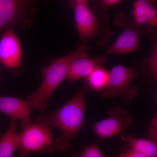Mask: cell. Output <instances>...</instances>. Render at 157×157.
Segmentation results:
<instances>
[{"mask_svg":"<svg viewBox=\"0 0 157 157\" xmlns=\"http://www.w3.org/2000/svg\"><path fill=\"white\" fill-rule=\"evenodd\" d=\"M2 134H1V133H0V138H1V137H2Z\"/></svg>","mask_w":157,"mask_h":157,"instance_id":"21","label":"cell"},{"mask_svg":"<svg viewBox=\"0 0 157 157\" xmlns=\"http://www.w3.org/2000/svg\"><path fill=\"white\" fill-rule=\"evenodd\" d=\"M0 112L10 119L21 121V128L30 123L31 109L28 101L9 96H0Z\"/></svg>","mask_w":157,"mask_h":157,"instance_id":"11","label":"cell"},{"mask_svg":"<svg viewBox=\"0 0 157 157\" xmlns=\"http://www.w3.org/2000/svg\"><path fill=\"white\" fill-rule=\"evenodd\" d=\"M32 3L23 0H0V33L13 26L28 24Z\"/></svg>","mask_w":157,"mask_h":157,"instance_id":"8","label":"cell"},{"mask_svg":"<svg viewBox=\"0 0 157 157\" xmlns=\"http://www.w3.org/2000/svg\"><path fill=\"white\" fill-rule=\"evenodd\" d=\"M71 157H106L98 144L95 143L84 146L80 152L74 154Z\"/></svg>","mask_w":157,"mask_h":157,"instance_id":"17","label":"cell"},{"mask_svg":"<svg viewBox=\"0 0 157 157\" xmlns=\"http://www.w3.org/2000/svg\"><path fill=\"white\" fill-rule=\"evenodd\" d=\"M121 2V0H102L97 2L95 5L101 9L106 10L109 7H113Z\"/></svg>","mask_w":157,"mask_h":157,"instance_id":"19","label":"cell"},{"mask_svg":"<svg viewBox=\"0 0 157 157\" xmlns=\"http://www.w3.org/2000/svg\"><path fill=\"white\" fill-rule=\"evenodd\" d=\"M148 139L157 143V118H152L149 121Z\"/></svg>","mask_w":157,"mask_h":157,"instance_id":"18","label":"cell"},{"mask_svg":"<svg viewBox=\"0 0 157 157\" xmlns=\"http://www.w3.org/2000/svg\"><path fill=\"white\" fill-rule=\"evenodd\" d=\"M18 121L10 119L9 126L0 138V157H13L18 147V133L17 126Z\"/></svg>","mask_w":157,"mask_h":157,"instance_id":"14","label":"cell"},{"mask_svg":"<svg viewBox=\"0 0 157 157\" xmlns=\"http://www.w3.org/2000/svg\"><path fill=\"white\" fill-rule=\"evenodd\" d=\"M132 17L136 23L149 29L157 25V11L154 4L146 0H138L134 3Z\"/></svg>","mask_w":157,"mask_h":157,"instance_id":"13","label":"cell"},{"mask_svg":"<svg viewBox=\"0 0 157 157\" xmlns=\"http://www.w3.org/2000/svg\"><path fill=\"white\" fill-rule=\"evenodd\" d=\"M22 129L18 134L20 157H28L33 152L52 153L55 151L50 127L35 122Z\"/></svg>","mask_w":157,"mask_h":157,"instance_id":"6","label":"cell"},{"mask_svg":"<svg viewBox=\"0 0 157 157\" xmlns=\"http://www.w3.org/2000/svg\"><path fill=\"white\" fill-rule=\"evenodd\" d=\"M118 157H147L138 152L129 148L124 150Z\"/></svg>","mask_w":157,"mask_h":157,"instance_id":"20","label":"cell"},{"mask_svg":"<svg viewBox=\"0 0 157 157\" xmlns=\"http://www.w3.org/2000/svg\"><path fill=\"white\" fill-rule=\"evenodd\" d=\"M146 36L150 42L151 48L147 56H143L133 63L136 67L137 78L141 76L155 82L157 78V36L155 29L150 30Z\"/></svg>","mask_w":157,"mask_h":157,"instance_id":"10","label":"cell"},{"mask_svg":"<svg viewBox=\"0 0 157 157\" xmlns=\"http://www.w3.org/2000/svg\"><path fill=\"white\" fill-rule=\"evenodd\" d=\"M70 5L74 12L80 43L89 44L94 40L99 47H107L112 34L106 10L96 5L91 6L86 0H72Z\"/></svg>","mask_w":157,"mask_h":157,"instance_id":"2","label":"cell"},{"mask_svg":"<svg viewBox=\"0 0 157 157\" xmlns=\"http://www.w3.org/2000/svg\"><path fill=\"white\" fill-rule=\"evenodd\" d=\"M122 140L128 144L129 148L147 157H157V143L144 138H135L132 135L121 136Z\"/></svg>","mask_w":157,"mask_h":157,"instance_id":"15","label":"cell"},{"mask_svg":"<svg viewBox=\"0 0 157 157\" xmlns=\"http://www.w3.org/2000/svg\"><path fill=\"white\" fill-rule=\"evenodd\" d=\"M108 117L98 122L93 126V132L101 138H109L124 135V132L134 125L132 116L126 109L121 107L111 108L108 112Z\"/></svg>","mask_w":157,"mask_h":157,"instance_id":"7","label":"cell"},{"mask_svg":"<svg viewBox=\"0 0 157 157\" xmlns=\"http://www.w3.org/2000/svg\"><path fill=\"white\" fill-rule=\"evenodd\" d=\"M22 49L19 38L13 28L6 29L0 40V63L10 70L20 67Z\"/></svg>","mask_w":157,"mask_h":157,"instance_id":"9","label":"cell"},{"mask_svg":"<svg viewBox=\"0 0 157 157\" xmlns=\"http://www.w3.org/2000/svg\"><path fill=\"white\" fill-rule=\"evenodd\" d=\"M87 90L86 86L80 88L61 108L50 112L40 113L37 116L36 122L55 127L61 132V136L54 140L56 150L66 152L71 149V140L78 135L83 125Z\"/></svg>","mask_w":157,"mask_h":157,"instance_id":"1","label":"cell"},{"mask_svg":"<svg viewBox=\"0 0 157 157\" xmlns=\"http://www.w3.org/2000/svg\"><path fill=\"white\" fill-rule=\"evenodd\" d=\"M109 72V80L102 96L108 99L121 98L127 106H131L138 94V87L133 83L137 77L135 65L133 63L130 67L116 65Z\"/></svg>","mask_w":157,"mask_h":157,"instance_id":"5","label":"cell"},{"mask_svg":"<svg viewBox=\"0 0 157 157\" xmlns=\"http://www.w3.org/2000/svg\"><path fill=\"white\" fill-rule=\"evenodd\" d=\"M107 60V57L103 55L91 58L87 52H84L72 62L67 78L70 82H74L86 78L96 68L103 66Z\"/></svg>","mask_w":157,"mask_h":157,"instance_id":"12","label":"cell"},{"mask_svg":"<svg viewBox=\"0 0 157 157\" xmlns=\"http://www.w3.org/2000/svg\"><path fill=\"white\" fill-rule=\"evenodd\" d=\"M113 22L121 29V33L103 55L107 57L139 52L141 36L145 35L149 28L137 24L132 16L123 11L115 15Z\"/></svg>","mask_w":157,"mask_h":157,"instance_id":"4","label":"cell"},{"mask_svg":"<svg viewBox=\"0 0 157 157\" xmlns=\"http://www.w3.org/2000/svg\"><path fill=\"white\" fill-rule=\"evenodd\" d=\"M90 48L88 43H81L75 51L53 59L49 65L42 68V83L36 92L27 97V101L31 109L40 111L41 113L45 112L56 90L67 78L72 62Z\"/></svg>","mask_w":157,"mask_h":157,"instance_id":"3","label":"cell"},{"mask_svg":"<svg viewBox=\"0 0 157 157\" xmlns=\"http://www.w3.org/2000/svg\"><path fill=\"white\" fill-rule=\"evenodd\" d=\"M109 72L104 66L96 68L86 78V86L97 93H102L109 80Z\"/></svg>","mask_w":157,"mask_h":157,"instance_id":"16","label":"cell"}]
</instances>
